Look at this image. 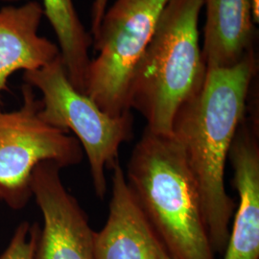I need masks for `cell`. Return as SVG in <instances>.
I'll return each mask as SVG.
<instances>
[{
  "label": "cell",
  "instance_id": "1",
  "mask_svg": "<svg viewBox=\"0 0 259 259\" xmlns=\"http://www.w3.org/2000/svg\"><path fill=\"white\" fill-rule=\"evenodd\" d=\"M257 72L254 49L230 67L207 69L204 84L177 111L172 137L184 152L201 198L214 252L223 253L236 208L225 187L232 141L247 116L250 87Z\"/></svg>",
  "mask_w": 259,
  "mask_h": 259
},
{
  "label": "cell",
  "instance_id": "2",
  "mask_svg": "<svg viewBox=\"0 0 259 259\" xmlns=\"http://www.w3.org/2000/svg\"><path fill=\"white\" fill-rule=\"evenodd\" d=\"M125 176L171 258L215 259L199 190L176 139L144 130Z\"/></svg>",
  "mask_w": 259,
  "mask_h": 259
},
{
  "label": "cell",
  "instance_id": "3",
  "mask_svg": "<svg viewBox=\"0 0 259 259\" xmlns=\"http://www.w3.org/2000/svg\"><path fill=\"white\" fill-rule=\"evenodd\" d=\"M204 0H169L141 57L130 88L131 110L145 129L172 136L177 111L200 92L207 72L200 44Z\"/></svg>",
  "mask_w": 259,
  "mask_h": 259
},
{
  "label": "cell",
  "instance_id": "4",
  "mask_svg": "<svg viewBox=\"0 0 259 259\" xmlns=\"http://www.w3.org/2000/svg\"><path fill=\"white\" fill-rule=\"evenodd\" d=\"M23 79L42 94L40 118L76 136L89 159L95 194L103 199L107 193L105 170L118 159L121 145L134 135L132 112L111 116L103 111L70 83L60 56L44 67L24 72Z\"/></svg>",
  "mask_w": 259,
  "mask_h": 259
},
{
  "label": "cell",
  "instance_id": "5",
  "mask_svg": "<svg viewBox=\"0 0 259 259\" xmlns=\"http://www.w3.org/2000/svg\"><path fill=\"white\" fill-rule=\"evenodd\" d=\"M169 0H115L93 38L84 93L106 113L131 112L130 88Z\"/></svg>",
  "mask_w": 259,
  "mask_h": 259
},
{
  "label": "cell",
  "instance_id": "6",
  "mask_svg": "<svg viewBox=\"0 0 259 259\" xmlns=\"http://www.w3.org/2000/svg\"><path fill=\"white\" fill-rule=\"evenodd\" d=\"M21 93L19 109L0 111V200L16 210L32 197L31 177L38 163L53 161L64 168L83 159L78 139L40 118L34 88L25 83Z\"/></svg>",
  "mask_w": 259,
  "mask_h": 259
},
{
  "label": "cell",
  "instance_id": "7",
  "mask_svg": "<svg viewBox=\"0 0 259 259\" xmlns=\"http://www.w3.org/2000/svg\"><path fill=\"white\" fill-rule=\"evenodd\" d=\"M53 161L38 163L31 177V191L42 213L36 259H95L88 216L62 182Z\"/></svg>",
  "mask_w": 259,
  "mask_h": 259
},
{
  "label": "cell",
  "instance_id": "8",
  "mask_svg": "<svg viewBox=\"0 0 259 259\" xmlns=\"http://www.w3.org/2000/svg\"><path fill=\"white\" fill-rule=\"evenodd\" d=\"M111 168L109 216L93 234L95 259H172L130 190L119 159Z\"/></svg>",
  "mask_w": 259,
  "mask_h": 259
},
{
  "label": "cell",
  "instance_id": "9",
  "mask_svg": "<svg viewBox=\"0 0 259 259\" xmlns=\"http://www.w3.org/2000/svg\"><path fill=\"white\" fill-rule=\"evenodd\" d=\"M232 185L239 197L224 259H259V142L257 123L244 118L229 153Z\"/></svg>",
  "mask_w": 259,
  "mask_h": 259
},
{
  "label": "cell",
  "instance_id": "10",
  "mask_svg": "<svg viewBox=\"0 0 259 259\" xmlns=\"http://www.w3.org/2000/svg\"><path fill=\"white\" fill-rule=\"evenodd\" d=\"M44 17L42 6L37 1L0 10V111L2 92L16 71L36 70L60 56L54 42L38 35Z\"/></svg>",
  "mask_w": 259,
  "mask_h": 259
},
{
  "label": "cell",
  "instance_id": "11",
  "mask_svg": "<svg viewBox=\"0 0 259 259\" xmlns=\"http://www.w3.org/2000/svg\"><path fill=\"white\" fill-rule=\"evenodd\" d=\"M202 52L207 69L236 65L253 48L255 24L249 0H204Z\"/></svg>",
  "mask_w": 259,
  "mask_h": 259
},
{
  "label": "cell",
  "instance_id": "12",
  "mask_svg": "<svg viewBox=\"0 0 259 259\" xmlns=\"http://www.w3.org/2000/svg\"><path fill=\"white\" fill-rule=\"evenodd\" d=\"M44 16L55 32L60 57L67 77L76 90L84 93L93 37L75 10L73 0H42Z\"/></svg>",
  "mask_w": 259,
  "mask_h": 259
},
{
  "label": "cell",
  "instance_id": "13",
  "mask_svg": "<svg viewBox=\"0 0 259 259\" xmlns=\"http://www.w3.org/2000/svg\"><path fill=\"white\" fill-rule=\"evenodd\" d=\"M39 228L37 224L31 226L23 222L16 229L6 250L0 259H36Z\"/></svg>",
  "mask_w": 259,
  "mask_h": 259
},
{
  "label": "cell",
  "instance_id": "14",
  "mask_svg": "<svg viewBox=\"0 0 259 259\" xmlns=\"http://www.w3.org/2000/svg\"><path fill=\"white\" fill-rule=\"evenodd\" d=\"M108 4H109V0H93V8H92V27H91V35L93 38L96 36L100 28L105 12L108 9Z\"/></svg>",
  "mask_w": 259,
  "mask_h": 259
},
{
  "label": "cell",
  "instance_id": "15",
  "mask_svg": "<svg viewBox=\"0 0 259 259\" xmlns=\"http://www.w3.org/2000/svg\"><path fill=\"white\" fill-rule=\"evenodd\" d=\"M250 1L251 16L254 24H258L259 22V0H249Z\"/></svg>",
  "mask_w": 259,
  "mask_h": 259
},
{
  "label": "cell",
  "instance_id": "16",
  "mask_svg": "<svg viewBox=\"0 0 259 259\" xmlns=\"http://www.w3.org/2000/svg\"><path fill=\"white\" fill-rule=\"evenodd\" d=\"M1 1H9V2H14V1H19V0H1Z\"/></svg>",
  "mask_w": 259,
  "mask_h": 259
}]
</instances>
